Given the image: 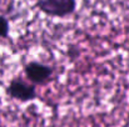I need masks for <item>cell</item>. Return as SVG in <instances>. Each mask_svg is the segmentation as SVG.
Instances as JSON below:
<instances>
[{"label":"cell","mask_w":129,"mask_h":127,"mask_svg":"<svg viewBox=\"0 0 129 127\" xmlns=\"http://www.w3.org/2000/svg\"><path fill=\"white\" fill-rule=\"evenodd\" d=\"M37 8L48 16L67 18L75 13L77 0H38Z\"/></svg>","instance_id":"obj_1"},{"label":"cell","mask_w":129,"mask_h":127,"mask_svg":"<svg viewBox=\"0 0 129 127\" xmlns=\"http://www.w3.org/2000/svg\"><path fill=\"white\" fill-rule=\"evenodd\" d=\"M5 92L9 97L18 100L20 102H29L37 98V88L35 85L24 81L21 77H15L6 86Z\"/></svg>","instance_id":"obj_2"},{"label":"cell","mask_w":129,"mask_h":127,"mask_svg":"<svg viewBox=\"0 0 129 127\" xmlns=\"http://www.w3.org/2000/svg\"><path fill=\"white\" fill-rule=\"evenodd\" d=\"M24 74L33 85H43L53 77L54 69L46 64L30 61L24 66Z\"/></svg>","instance_id":"obj_3"},{"label":"cell","mask_w":129,"mask_h":127,"mask_svg":"<svg viewBox=\"0 0 129 127\" xmlns=\"http://www.w3.org/2000/svg\"><path fill=\"white\" fill-rule=\"evenodd\" d=\"M9 31H10V25H9V20L0 15V39H6L9 36Z\"/></svg>","instance_id":"obj_4"},{"label":"cell","mask_w":129,"mask_h":127,"mask_svg":"<svg viewBox=\"0 0 129 127\" xmlns=\"http://www.w3.org/2000/svg\"><path fill=\"white\" fill-rule=\"evenodd\" d=\"M0 127H3V125H1V118H0Z\"/></svg>","instance_id":"obj_5"}]
</instances>
